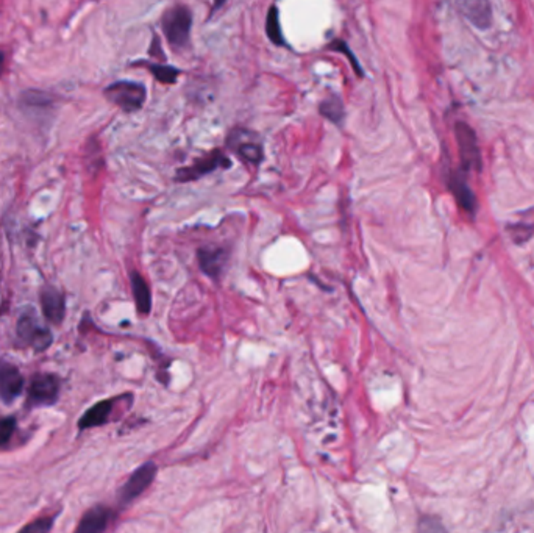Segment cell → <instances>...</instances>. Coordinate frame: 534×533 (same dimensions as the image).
I'll return each instance as SVG.
<instances>
[{
  "label": "cell",
  "mask_w": 534,
  "mask_h": 533,
  "mask_svg": "<svg viewBox=\"0 0 534 533\" xmlns=\"http://www.w3.org/2000/svg\"><path fill=\"white\" fill-rule=\"evenodd\" d=\"M458 6L469 23L480 30H488L492 25V8L489 0H458Z\"/></svg>",
  "instance_id": "11"
},
{
  "label": "cell",
  "mask_w": 534,
  "mask_h": 533,
  "mask_svg": "<svg viewBox=\"0 0 534 533\" xmlns=\"http://www.w3.org/2000/svg\"><path fill=\"white\" fill-rule=\"evenodd\" d=\"M266 35L269 39L274 42L275 46H284V37L281 32V24H280V13L276 10V6H270V10L267 13L266 18Z\"/></svg>",
  "instance_id": "19"
},
{
  "label": "cell",
  "mask_w": 534,
  "mask_h": 533,
  "mask_svg": "<svg viewBox=\"0 0 534 533\" xmlns=\"http://www.w3.org/2000/svg\"><path fill=\"white\" fill-rule=\"evenodd\" d=\"M225 4V0H215V10H219Z\"/></svg>",
  "instance_id": "25"
},
{
  "label": "cell",
  "mask_w": 534,
  "mask_h": 533,
  "mask_svg": "<svg viewBox=\"0 0 534 533\" xmlns=\"http://www.w3.org/2000/svg\"><path fill=\"white\" fill-rule=\"evenodd\" d=\"M230 166H231V161L222 151H212L206 156H202V158L196 160L194 165L178 169L177 175H175V180H178V182L197 180L206 174H211L212 170L227 169Z\"/></svg>",
  "instance_id": "6"
},
{
  "label": "cell",
  "mask_w": 534,
  "mask_h": 533,
  "mask_svg": "<svg viewBox=\"0 0 534 533\" xmlns=\"http://www.w3.org/2000/svg\"><path fill=\"white\" fill-rule=\"evenodd\" d=\"M115 402L116 399H106L92 405L87 413L80 418V421H78V429L87 430L108 422V419L113 413V407H115Z\"/></svg>",
  "instance_id": "14"
},
{
  "label": "cell",
  "mask_w": 534,
  "mask_h": 533,
  "mask_svg": "<svg viewBox=\"0 0 534 533\" xmlns=\"http://www.w3.org/2000/svg\"><path fill=\"white\" fill-rule=\"evenodd\" d=\"M113 518V511L108 507L97 506L83 515L77 532L80 533H98L108 529Z\"/></svg>",
  "instance_id": "13"
},
{
  "label": "cell",
  "mask_w": 534,
  "mask_h": 533,
  "mask_svg": "<svg viewBox=\"0 0 534 533\" xmlns=\"http://www.w3.org/2000/svg\"><path fill=\"white\" fill-rule=\"evenodd\" d=\"M16 418L14 416H5L0 419V447L10 444L14 432H16Z\"/></svg>",
  "instance_id": "20"
},
{
  "label": "cell",
  "mask_w": 534,
  "mask_h": 533,
  "mask_svg": "<svg viewBox=\"0 0 534 533\" xmlns=\"http://www.w3.org/2000/svg\"><path fill=\"white\" fill-rule=\"evenodd\" d=\"M60 379L53 374H37L28 388V405L47 407L53 405L60 397Z\"/></svg>",
  "instance_id": "4"
},
{
  "label": "cell",
  "mask_w": 534,
  "mask_h": 533,
  "mask_svg": "<svg viewBox=\"0 0 534 533\" xmlns=\"http://www.w3.org/2000/svg\"><path fill=\"white\" fill-rule=\"evenodd\" d=\"M330 47L333 49V51H338V52L344 54V55L347 56L348 61H350V63H352V68H353V70H356V74H358L360 77L364 75V70H362V69H361L358 58H356V56L352 54V51H350V49H348V46L345 44V42H344V41L336 39V41H334V42H333V44H331Z\"/></svg>",
  "instance_id": "21"
},
{
  "label": "cell",
  "mask_w": 534,
  "mask_h": 533,
  "mask_svg": "<svg viewBox=\"0 0 534 533\" xmlns=\"http://www.w3.org/2000/svg\"><path fill=\"white\" fill-rule=\"evenodd\" d=\"M448 188H450L452 194L457 199V202L459 207L464 210L469 215L473 216L476 213V197L473 194V191L469 188V184L466 182L464 177H462L459 173H453L448 177Z\"/></svg>",
  "instance_id": "12"
},
{
  "label": "cell",
  "mask_w": 534,
  "mask_h": 533,
  "mask_svg": "<svg viewBox=\"0 0 534 533\" xmlns=\"http://www.w3.org/2000/svg\"><path fill=\"white\" fill-rule=\"evenodd\" d=\"M227 146L236 153L241 160L250 165H258L262 160V146L260 138L253 132L244 129H234L230 132Z\"/></svg>",
  "instance_id": "5"
},
{
  "label": "cell",
  "mask_w": 534,
  "mask_h": 533,
  "mask_svg": "<svg viewBox=\"0 0 534 533\" xmlns=\"http://www.w3.org/2000/svg\"><path fill=\"white\" fill-rule=\"evenodd\" d=\"M225 261L227 253L222 249H201L198 251V265H201L202 271L212 279H216L222 271Z\"/></svg>",
  "instance_id": "15"
},
{
  "label": "cell",
  "mask_w": 534,
  "mask_h": 533,
  "mask_svg": "<svg viewBox=\"0 0 534 533\" xmlns=\"http://www.w3.org/2000/svg\"><path fill=\"white\" fill-rule=\"evenodd\" d=\"M156 465L148 461V463H144L139 466L136 471H134L130 479L125 482V485L120 488L119 491V502L122 506H127V503L133 502L136 497H139L146 489L152 485V482L156 475Z\"/></svg>",
  "instance_id": "8"
},
{
  "label": "cell",
  "mask_w": 534,
  "mask_h": 533,
  "mask_svg": "<svg viewBox=\"0 0 534 533\" xmlns=\"http://www.w3.org/2000/svg\"><path fill=\"white\" fill-rule=\"evenodd\" d=\"M18 338L24 346H30L34 351L42 352L51 347L52 344V333L46 325H42L38 321V316L34 315L33 310L25 311L18 321Z\"/></svg>",
  "instance_id": "3"
},
{
  "label": "cell",
  "mask_w": 534,
  "mask_h": 533,
  "mask_svg": "<svg viewBox=\"0 0 534 533\" xmlns=\"http://www.w3.org/2000/svg\"><path fill=\"white\" fill-rule=\"evenodd\" d=\"M24 391V377L16 365L0 358V401L13 403Z\"/></svg>",
  "instance_id": "9"
},
{
  "label": "cell",
  "mask_w": 534,
  "mask_h": 533,
  "mask_svg": "<svg viewBox=\"0 0 534 533\" xmlns=\"http://www.w3.org/2000/svg\"><path fill=\"white\" fill-rule=\"evenodd\" d=\"M41 308L42 315L51 324L60 325L66 315V301L61 291L55 287L46 285L41 291Z\"/></svg>",
  "instance_id": "10"
},
{
  "label": "cell",
  "mask_w": 534,
  "mask_h": 533,
  "mask_svg": "<svg viewBox=\"0 0 534 533\" xmlns=\"http://www.w3.org/2000/svg\"><path fill=\"white\" fill-rule=\"evenodd\" d=\"M419 529L420 530H444L440 522L438 520H434V518H424V520L420 521Z\"/></svg>",
  "instance_id": "23"
},
{
  "label": "cell",
  "mask_w": 534,
  "mask_h": 533,
  "mask_svg": "<svg viewBox=\"0 0 534 533\" xmlns=\"http://www.w3.org/2000/svg\"><path fill=\"white\" fill-rule=\"evenodd\" d=\"M4 69H5V54L0 51V75L4 74Z\"/></svg>",
  "instance_id": "24"
},
{
  "label": "cell",
  "mask_w": 534,
  "mask_h": 533,
  "mask_svg": "<svg viewBox=\"0 0 534 533\" xmlns=\"http://www.w3.org/2000/svg\"><path fill=\"white\" fill-rule=\"evenodd\" d=\"M53 520L55 518H41L38 521H33L30 524H27L24 529H20V532L25 533H46L53 527Z\"/></svg>",
  "instance_id": "22"
},
{
  "label": "cell",
  "mask_w": 534,
  "mask_h": 533,
  "mask_svg": "<svg viewBox=\"0 0 534 533\" xmlns=\"http://www.w3.org/2000/svg\"><path fill=\"white\" fill-rule=\"evenodd\" d=\"M454 137L459 147V156L462 161V168L466 170L481 169V153L476 141V134L473 129L466 123H458L454 127Z\"/></svg>",
  "instance_id": "7"
},
{
  "label": "cell",
  "mask_w": 534,
  "mask_h": 533,
  "mask_svg": "<svg viewBox=\"0 0 534 533\" xmlns=\"http://www.w3.org/2000/svg\"><path fill=\"white\" fill-rule=\"evenodd\" d=\"M130 282H132V291H133L134 303H136L138 313H141V315H147L152 308V296H151L148 285L146 283V280L142 279V275L138 274L136 271L132 272Z\"/></svg>",
  "instance_id": "16"
},
{
  "label": "cell",
  "mask_w": 534,
  "mask_h": 533,
  "mask_svg": "<svg viewBox=\"0 0 534 533\" xmlns=\"http://www.w3.org/2000/svg\"><path fill=\"white\" fill-rule=\"evenodd\" d=\"M103 94L111 104L119 106L122 111L134 113L144 106L147 99V89L142 83L119 80L108 84V87L105 88Z\"/></svg>",
  "instance_id": "2"
},
{
  "label": "cell",
  "mask_w": 534,
  "mask_h": 533,
  "mask_svg": "<svg viewBox=\"0 0 534 533\" xmlns=\"http://www.w3.org/2000/svg\"><path fill=\"white\" fill-rule=\"evenodd\" d=\"M138 65L146 66L148 70H151L156 80L165 84L175 83L178 75H180V70L169 65H158V63H147V61H139Z\"/></svg>",
  "instance_id": "18"
},
{
  "label": "cell",
  "mask_w": 534,
  "mask_h": 533,
  "mask_svg": "<svg viewBox=\"0 0 534 533\" xmlns=\"http://www.w3.org/2000/svg\"><path fill=\"white\" fill-rule=\"evenodd\" d=\"M161 28L167 42L175 49L188 46L192 28V13L184 5H174L161 18Z\"/></svg>",
  "instance_id": "1"
},
{
  "label": "cell",
  "mask_w": 534,
  "mask_h": 533,
  "mask_svg": "<svg viewBox=\"0 0 534 533\" xmlns=\"http://www.w3.org/2000/svg\"><path fill=\"white\" fill-rule=\"evenodd\" d=\"M319 111L320 115L331 120L333 124L336 125H343L344 124V118H345V110H344V104L338 96H330L329 99L319 105Z\"/></svg>",
  "instance_id": "17"
}]
</instances>
